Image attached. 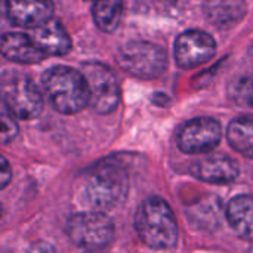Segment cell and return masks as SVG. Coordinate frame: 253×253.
I'll return each instance as SVG.
<instances>
[{
    "label": "cell",
    "instance_id": "cell-21",
    "mask_svg": "<svg viewBox=\"0 0 253 253\" xmlns=\"http://www.w3.org/2000/svg\"><path fill=\"white\" fill-rule=\"evenodd\" d=\"M28 253H53V249L47 243H37L30 249Z\"/></svg>",
    "mask_w": 253,
    "mask_h": 253
},
{
    "label": "cell",
    "instance_id": "cell-18",
    "mask_svg": "<svg viewBox=\"0 0 253 253\" xmlns=\"http://www.w3.org/2000/svg\"><path fill=\"white\" fill-rule=\"evenodd\" d=\"M230 96L234 102L243 107H253V79L239 77L230 84Z\"/></svg>",
    "mask_w": 253,
    "mask_h": 253
},
{
    "label": "cell",
    "instance_id": "cell-6",
    "mask_svg": "<svg viewBox=\"0 0 253 253\" xmlns=\"http://www.w3.org/2000/svg\"><path fill=\"white\" fill-rule=\"evenodd\" d=\"M1 96L3 105L18 119L31 120L43 111V95L27 76H6L1 83Z\"/></svg>",
    "mask_w": 253,
    "mask_h": 253
},
{
    "label": "cell",
    "instance_id": "cell-11",
    "mask_svg": "<svg viewBox=\"0 0 253 253\" xmlns=\"http://www.w3.org/2000/svg\"><path fill=\"white\" fill-rule=\"evenodd\" d=\"M191 175L209 184H230L239 176V165L224 154H208L190 168Z\"/></svg>",
    "mask_w": 253,
    "mask_h": 253
},
{
    "label": "cell",
    "instance_id": "cell-15",
    "mask_svg": "<svg viewBox=\"0 0 253 253\" xmlns=\"http://www.w3.org/2000/svg\"><path fill=\"white\" fill-rule=\"evenodd\" d=\"M227 219L231 228L243 240L253 242V197L237 196L227 206Z\"/></svg>",
    "mask_w": 253,
    "mask_h": 253
},
{
    "label": "cell",
    "instance_id": "cell-16",
    "mask_svg": "<svg viewBox=\"0 0 253 253\" xmlns=\"http://www.w3.org/2000/svg\"><path fill=\"white\" fill-rule=\"evenodd\" d=\"M227 139L237 153L253 159V116L234 119L228 125Z\"/></svg>",
    "mask_w": 253,
    "mask_h": 253
},
{
    "label": "cell",
    "instance_id": "cell-10",
    "mask_svg": "<svg viewBox=\"0 0 253 253\" xmlns=\"http://www.w3.org/2000/svg\"><path fill=\"white\" fill-rule=\"evenodd\" d=\"M6 13L13 25L34 30L53 19V1L6 0Z\"/></svg>",
    "mask_w": 253,
    "mask_h": 253
},
{
    "label": "cell",
    "instance_id": "cell-12",
    "mask_svg": "<svg viewBox=\"0 0 253 253\" xmlns=\"http://www.w3.org/2000/svg\"><path fill=\"white\" fill-rule=\"evenodd\" d=\"M1 55L16 64H37L42 62L46 55L36 44L30 34L6 33L1 37Z\"/></svg>",
    "mask_w": 253,
    "mask_h": 253
},
{
    "label": "cell",
    "instance_id": "cell-22",
    "mask_svg": "<svg viewBox=\"0 0 253 253\" xmlns=\"http://www.w3.org/2000/svg\"><path fill=\"white\" fill-rule=\"evenodd\" d=\"M251 253H253V251H252V252H251Z\"/></svg>",
    "mask_w": 253,
    "mask_h": 253
},
{
    "label": "cell",
    "instance_id": "cell-8",
    "mask_svg": "<svg viewBox=\"0 0 253 253\" xmlns=\"http://www.w3.org/2000/svg\"><path fill=\"white\" fill-rule=\"evenodd\" d=\"M222 138L221 125L212 117H197L184 123L176 135L178 148L185 154H208Z\"/></svg>",
    "mask_w": 253,
    "mask_h": 253
},
{
    "label": "cell",
    "instance_id": "cell-2",
    "mask_svg": "<svg viewBox=\"0 0 253 253\" xmlns=\"http://www.w3.org/2000/svg\"><path fill=\"white\" fill-rule=\"evenodd\" d=\"M129 193V176L114 162L96 165L84 178L83 196L86 202L99 212L122 206Z\"/></svg>",
    "mask_w": 253,
    "mask_h": 253
},
{
    "label": "cell",
    "instance_id": "cell-20",
    "mask_svg": "<svg viewBox=\"0 0 253 253\" xmlns=\"http://www.w3.org/2000/svg\"><path fill=\"white\" fill-rule=\"evenodd\" d=\"M12 178V170H10V166L7 163V160L4 157H1V175H0V181H1V188H4L9 181Z\"/></svg>",
    "mask_w": 253,
    "mask_h": 253
},
{
    "label": "cell",
    "instance_id": "cell-5",
    "mask_svg": "<svg viewBox=\"0 0 253 253\" xmlns=\"http://www.w3.org/2000/svg\"><path fill=\"white\" fill-rule=\"evenodd\" d=\"M67 236L80 249L99 251L113 240L114 225L104 212H80L68 219Z\"/></svg>",
    "mask_w": 253,
    "mask_h": 253
},
{
    "label": "cell",
    "instance_id": "cell-23",
    "mask_svg": "<svg viewBox=\"0 0 253 253\" xmlns=\"http://www.w3.org/2000/svg\"><path fill=\"white\" fill-rule=\"evenodd\" d=\"M93 1H95V0H93Z\"/></svg>",
    "mask_w": 253,
    "mask_h": 253
},
{
    "label": "cell",
    "instance_id": "cell-13",
    "mask_svg": "<svg viewBox=\"0 0 253 253\" xmlns=\"http://www.w3.org/2000/svg\"><path fill=\"white\" fill-rule=\"evenodd\" d=\"M36 44L42 49L44 55H52V56H62L67 55L71 47L73 42L64 28V25L56 21L50 19L44 25L34 28L33 34H30Z\"/></svg>",
    "mask_w": 253,
    "mask_h": 253
},
{
    "label": "cell",
    "instance_id": "cell-3",
    "mask_svg": "<svg viewBox=\"0 0 253 253\" xmlns=\"http://www.w3.org/2000/svg\"><path fill=\"white\" fill-rule=\"evenodd\" d=\"M139 239L153 249H170L178 242V224L170 206L160 197L144 200L135 215Z\"/></svg>",
    "mask_w": 253,
    "mask_h": 253
},
{
    "label": "cell",
    "instance_id": "cell-4",
    "mask_svg": "<svg viewBox=\"0 0 253 253\" xmlns=\"http://www.w3.org/2000/svg\"><path fill=\"white\" fill-rule=\"evenodd\" d=\"M117 64L138 79H156L166 71L168 53L162 46L151 42L133 40L119 50Z\"/></svg>",
    "mask_w": 253,
    "mask_h": 253
},
{
    "label": "cell",
    "instance_id": "cell-19",
    "mask_svg": "<svg viewBox=\"0 0 253 253\" xmlns=\"http://www.w3.org/2000/svg\"><path fill=\"white\" fill-rule=\"evenodd\" d=\"M18 133V125L15 122V116L1 105V144H7Z\"/></svg>",
    "mask_w": 253,
    "mask_h": 253
},
{
    "label": "cell",
    "instance_id": "cell-7",
    "mask_svg": "<svg viewBox=\"0 0 253 253\" xmlns=\"http://www.w3.org/2000/svg\"><path fill=\"white\" fill-rule=\"evenodd\" d=\"M90 93V105L99 114L111 113L120 101V87L116 74L104 64L89 61L82 67Z\"/></svg>",
    "mask_w": 253,
    "mask_h": 253
},
{
    "label": "cell",
    "instance_id": "cell-14",
    "mask_svg": "<svg viewBox=\"0 0 253 253\" xmlns=\"http://www.w3.org/2000/svg\"><path fill=\"white\" fill-rule=\"evenodd\" d=\"M205 13L212 25L219 30L236 27L246 15V0H205Z\"/></svg>",
    "mask_w": 253,
    "mask_h": 253
},
{
    "label": "cell",
    "instance_id": "cell-1",
    "mask_svg": "<svg viewBox=\"0 0 253 253\" xmlns=\"http://www.w3.org/2000/svg\"><path fill=\"white\" fill-rule=\"evenodd\" d=\"M42 86L50 105L61 114H76L90 104L89 86L83 73L70 67L58 65L44 71Z\"/></svg>",
    "mask_w": 253,
    "mask_h": 253
},
{
    "label": "cell",
    "instance_id": "cell-17",
    "mask_svg": "<svg viewBox=\"0 0 253 253\" xmlns=\"http://www.w3.org/2000/svg\"><path fill=\"white\" fill-rule=\"evenodd\" d=\"M123 0H95L92 16L96 27L104 33H113L122 19Z\"/></svg>",
    "mask_w": 253,
    "mask_h": 253
},
{
    "label": "cell",
    "instance_id": "cell-9",
    "mask_svg": "<svg viewBox=\"0 0 253 253\" xmlns=\"http://www.w3.org/2000/svg\"><path fill=\"white\" fill-rule=\"evenodd\" d=\"M216 52L215 39L200 30L184 31L175 42V59L181 68L191 70L209 62Z\"/></svg>",
    "mask_w": 253,
    "mask_h": 253
}]
</instances>
